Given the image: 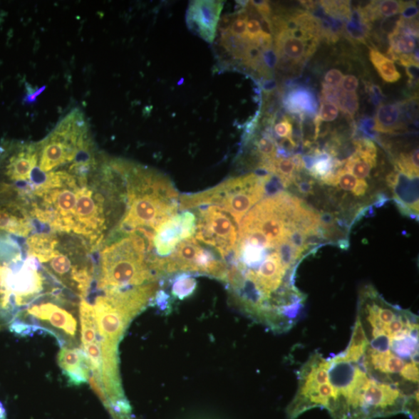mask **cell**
<instances>
[{"mask_svg": "<svg viewBox=\"0 0 419 419\" xmlns=\"http://www.w3.org/2000/svg\"><path fill=\"white\" fill-rule=\"evenodd\" d=\"M271 175L249 174L227 180L222 185L202 193L182 196L180 208L188 210L216 205L228 213L239 226L250 210L266 195Z\"/></svg>", "mask_w": 419, "mask_h": 419, "instance_id": "4", "label": "cell"}, {"mask_svg": "<svg viewBox=\"0 0 419 419\" xmlns=\"http://www.w3.org/2000/svg\"><path fill=\"white\" fill-rule=\"evenodd\" d=\"M403 115L398 104L382 103L374 118L373 129L380 133L394 134L403 129Z\"/></svg>", "mask_w": 419, "mask_h": 419, "instance_id": "12", "label": "cell"}, {"mask_svg": "<svg viewBox=\"0 0 419 419\" xmlns=\"http://www.w3.org/2000/svg\"><path fill=\"white\" fill-rule=\"evenodd\" d=\"M24 238L0 232V330L43 296L69 291L29 252Z\"/></svg>", "mask_w": 419, "mask_h": 419, "instance_id": "2", "label": "cell"}, {"mask_svg": "<svg viewBox=\"0 0 419 419\" xmlns=\"http://www.w3.org/2000/svg\"><path fill=\"white\" fill-rule=\"evenodd\" d=\"M197 281L194 277L183 274L175 279L172 286V294L175 298L183 300L189 298L195 291Z\"/></svg>", "mask_w": 419, "mask_h": 419, "instance_id": "18", "label": "cell"}, {"mask_svg": "<svg viewBox=\"0 0 419 419\" xmlns=\"http://www.w3.org/2000/svg\"><path fill=\"white\" fill-rule=\"evenodd\" d=\"M195 237L196 239L214 248L223 259L234 252L238 241L237 228L233 218L214 205L200 207Z\"/></svg>", "mask_w": 419, "mask_h": 419, "instance_id": "5", "label": "cell"}, {"mask_svg": "<svg viewBox=\"0 0 419 419\" xmlns=\"http://www.w3.org/2000/svg\"><path fill=\"white\" fill-rule=\"evenodd\" d=\"M256 146L258 152L261 155V159L263 160L262 165L271 162L276 158V146L271 137L266 135L260 138L257 140Z\"/></svg>", "mask_w": 419, "mask_h": 419, "instance_id": "21", "label": "cell"}, {"mask_svg": "<svg viewBox=\"0 0 419 419\" xmlns=\"http://www.w3.org/2000/svg\"><path fill=\"white\" fill-rule=\"evenodd\" d=\"M369 57L383 81L394 83L400 80L401 75L393 61L378 50L371 49Z\"/></svg>", "mask_w": 419, "mask_h": 419, "instance_id": "14", "label": "cell"}, {"mask_svg": "<svg viewBox=\"0 0 419 419\" xmlns=\"http://www.w3.org/2000/svg\"><path fill=\"white\" fill-rule=\"evenodd\" d=\"M190 239L182 223L181 215L176 214L160 225L153 240L155 256L158 259L172 254L182 240Z\"/></svg>", "mask_w": 419, "mask_h": 419, "instance_id": "10", "label": "cell"}, {"mask_svg": "<svg viewBox=\"0 0 419 419\" xmlns=\"http://www.w3.org/2000/svg\"><path fill=\"white\" fill-rule=\"evenodd\" d=\"M377 161L365 158L354 152L344 162L343 169L357 179L364 180L369 177L373 168L376 167Z\"/></svg>", "mask_w": 419, "mask_h": 419, "instance_id": "16", "label": "cell"}, {"mask_svg": "<svg viewBox=\"0 0 419 419\" xmlns=\"http://www.w3.org/2000/svg\"><path fill=\"white\" fill-rule=\"evenodd\" d=\"M319 4L329 16L336 19L348 20L352 15L351 2L348 1H320Z\"/></svg>", "mask_w": 419, "mask_h": 419, "instance_id": "20", "label": "cell"}, {"mask_svg": "<svg viewBox=\"0 0 419 419\" xmlns=\"http://www.w3.org/2000/svg\"><path fill=\"white\" fill-rule=\"evenodd\" d=\"M287 110L300 116H314L317 113L318 103L316 95L304 87H296L288 92L284 98Z\"/></svg>", "mask_w": 419, "mask_h": 419, "instance_id": "11", "label": "cell"}, {"mask_svg": "<svg viewBox=\"0 0 419 419\" xmlns=\"http://www.w3.org/2000/svg\"><path fill=\"white\" fill-rule=\"evenodd\" d=\"M81 301L68 291L43 296L26 309L8 329L22 336L41 330L56 337L61 348H82Z\"/></svg>", "mask_w": 419, "mask_h": 419, "instance_id": "3", "label": "cell"}, {"mask_svg": "<svg viewBox=\"0 0 419 419\" xmlns=\"http://www.w3.org/2000/svg\"><path fill=\"white\" fill-rule=\"evenodd\" d=\"M328 185L338 187L359 197L365 196L368 190V183L366 181L357 179L342 167L336 171Z\"/></svg>", "mask_w": 419, "mask_h": 419, "instance_id": "13", "label": "cell"}, {"mask_svg": "<svg viewBox=\"0 0 419 419\" xmlns=\"http://www.w3.org/2000/svg\"><path fill=\"white\" fill-rule=\"evenodd\" d=\"M345 29L351 39L366 43L371 31V24L362 17L359 9L352 11L351 19L345 24Z\"/></svg>", "mask_w": 419, "mask_h": 419, "instance_id": "15", "label": "cell"}, {"mask_svg": "<svg viewBox=\"0 0 419 419\" xmlns=\"http://www.w3.org/2000/svg\"><path fill=\"white\" fill-rule=\"evenodd\" d=\"M251 5L255 7L259 15L264 19H270L272 15L271 8L267 1H251Z\"/></svg>", "mask_w": 419, "mask_h": 419, "instance_id": "27", "label": "cell"}, {"mask_svg": "<svg viewBox=\"0 0 419 419\" xmlns=\"http://www.w3.org/2000/svg\"><path fill=\"white\" fill-rule=\"evenodd\" d=\"M58 361L71 386H80L89 381L91 371L82 348H61Z\"/></svg>", "mask_w": 419, "mask_h": 419, "instance_id": "9", "label": "cell"}, {"mask_svg": "<svg viewBox=\"0 0 419 419\" xmlns=\"http://www.w3.org/2000/svg\"><path fill=\"white\" fill-rule=\"evenodd\" d=\"M275 34V50L276 60L289 63L292 65H299L309 58L316 51L317 40L308 41L294 36L285 28L273 27Z\"/></svg>", "mask_w": 419, "mask_h": 419, "instance_id": "8", "label": "cell"}, {"mask_svg": "<svg viewBox=\"0 0 419 419\" xmlns=\"http://www.w3.org/2000/svg\"><path fill=\"white\" fill-rule=\"evenodd\" d=\"M339 110L336 105L321 100V108L317 116L321 121L331 122L338 116Z\"/></svg>", "mask_w": 419, "mask_h": 419, "instance_id": "23", "label": "cell"}, {"mask_svg": "<svg viewBox=\"0 0 419 419\" xmlns=\"http://www.w3.org/2000/svg\"><path fill=\"white\" fill-rule=\"evenodd\" d=\"M418 321L401 314L356 318L342 353L379 383L418 399Z\"/></svg>", "mask_w": 419, "mask_h": 419, "instance_id": "1", "label": "cell"}, {"mask_svg": "<svg viewBox=\"0 0 419 419\" xmlns=\"http://www.w3.org/2000/svg\"><path fill=\"white\" fill-rule=\"evenodd\" d=\"M359 86V81L353 75L344 76L343 80L340 85V89L347 93H354Z\"/></svg>", "mask_w": 419, "mask_h": 419, "instance_id": "26", "label": "cell"}, {"mask_svg": "<svg viewBox=\"0 0 419 419\" xmlns=\"http://www.w3.org/2000/svg\"><path fill=\"white\" fill-rule=\"evenodd\" d=\"M6 418V411L2 403H0V419Z\"/></svg>", "mask_w": 419, "mask_h": 419, "instance_id": "30", "label": "cell"}, {"mask_svg": "<svg viewBox=\"0 0 419 419\" xmlns=\"http://www.w3.org/2000/svg\"><path fill=\"white\" fill-rule=\"evenodd\" d=\"M301 4H302L307 10H314L316 9L319 2H314V1H300Z\"/></svg>", "mask_w": 419, "mask_h": 419, "instance_id": "29", "label": "cell"}, {"mask_svg": "<svg viewBox=\"0 0 419 419\" xmlns=\"http://www.w3.org/2000/svg\"><path fill=\"white\" fill-rule=\"evenodd\" d=\"M356 153L365 158L377 161L378 148L371 140L368 138H361L356 140L353 143Z\"/></svg>", "mask_w": 419, "mask_h": 419, "instance_id": "22", "label": "cell"}, {"mask_svg": "<svg viewBox=\"0 0 419 419\" xmlns=\"http://www.w3.org/2000/svg\"><path fill=\"white\" fill-rule=\"evenodd\" d=\"M222 1H193L190 4L187 22L190 30L212 43L223 8Z\"/></svg>", "mask_w": 419, "mask_h": 419, "instance_id": "7", "label": "cell"}, {"mask_svg": "<svg viewBox=\"0 0 419 419\" xmlns=\"http://www.w3.org/2000/svg\"><path fill=\"white\" fill-rule=\"evenodd\" d=\"M274 132L279 138L291 139L293 135V124L291 120L288 117H285L275 125Z\"/></svg>", "mask_w": 419, "mask_h": 419, "instance_id": "24", "label": "cell"}, {"mask_svg": "<svg viewBox=\"0 0 419 419\" xmlns=\"http://www.w3.org/2000/svg\"><path fill=\"white\" fill-rule=\"evenodd\" d=\"M398 172H403L409 179L418 177V148L409 153H401L395 161Z\"/></svg>", "mask_w": 419, "mask_h": 419, "instance_id": "17", "label": "cell"}, {"mask_svg": "<svg viewBox=\"0 0 419 419\" xmlns=\"http://www.w3.org/2000/svg\"><path fill=\"white\" fill-rule=\"evenodd\" d=\"M343 78L344 76L340 70L336 68L330 69L325 76V83L333 87V88H339Z\"/></svg>", "mask_w": 419, "mask_h": 419, "instance_id": "25", "label": "cell"}, {"mask_svg": "<svg viewBox=\"0 0 419 419\" xmlns=\"http://www.w3.org/2000/svg\"><path fill=\"white\" fill-rule=\"evenodd\" d=\"M46 88V86H43L42 88L35 91L34 93L29 94V95H27V98H26L25 101L28 102V103H34L35 101H36V99L38 97V95L43 90H45Z\"/></svg>", "mask_w": 419, "mask_h": 419, "instance_id": "28", "label": "cell"}, {"mask_svg": "<svg viewBox=\"0 0 419 419\" xmlns=\"http://www.w3.org/2000/svg\"><path fill=\"white\" fill-rule=\"evenodd\" d=\"M336 106L346 115L353 118L358 109H359V98H358L356 92L347 93L339 88Z\"/></svg>", "mask_w": 419, "mask_h": 419, "instance_id": "19", "label": "cell"}, {"mask_svg": "<svg viewBox=\"0 0 419 419\" xmlns=\"http://www.w3.org/2000/svg\"><path fill=\"white\" fill-rule=\"evenodd\" d=\"M93 307L101 341L118 346L120 340L133 319L101 295L95 298Z\"/></svg>", "mask_w": 419, "mask_h": 419, "instance_id": "6", "label": "cell"}]
</instances>
